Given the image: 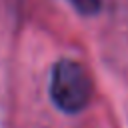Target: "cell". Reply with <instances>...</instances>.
<instances>
[{"mask_svg":"<svg viewBox=\"0 0 128 128\" xmlns=\"http://www.w3.org/2000/svg\"><path fill=\"white\" fill-rule=\"evenodd\" d=\"M70 4L80 12V14H96L100 10V0H70Z\"/></svg>","mask_w":128,"mask_h":128,"instance_id":"obj_2","label":"cell"},{"mask_svg":"<svg viewBox=\"0 0 128 128\" xmlns=\"http://www.w3.org/2000/svg\"><path fill=\"white\" fill-rule=\"evenodd\" d=\"M50 98L60 112H82L92 100V78L88 70L76 60H58L50 76Z\"/></svg>","mask_w":128,"mask_h":128,"instance_id":"obj_1","label":"cell"}]
</instances>
